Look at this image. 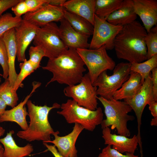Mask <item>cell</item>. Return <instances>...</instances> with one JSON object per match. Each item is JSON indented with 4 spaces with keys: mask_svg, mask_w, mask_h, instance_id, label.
Listing matches in <instances>:
<instances>
[{
    "mask_svg": "<svg viewBox=\"0 0 157 157\" xmlns=\"http://www.w3.org/2000/svg\"><path fill=\"white\" fill-rule=\"evenodd\" d=\"M147 33L144 26L136 20L123 26L114 42V49L117 58L130 63L147 60L145 38Z\"/></svg>",
    "mask_w": 157,
    "mask_h": 157,
    "instance_id": "1",
    "label": "cell"
},
{
    "mask_svg": "<svg viewBox=\"0 0 157 157\" xmlns=\"http://www.w3.org/2000/svg\"><path fill=\"white\" fill-rule=\"evenodd\" d=\"M85 64L76 49H68L58 56L49 59L46 65L42 67L53 74L46 86L56 81L71 86L79 83L86 71Z\"/></svg>",
    "mask_w": 157,
    "mask_h": 157,
    "instance_id": "2",
    "label": "cell"
},
{
    "mask_svg": "<svg viewBox=\"0 0 157 157\" xmlns=\"http://www.w3.org/2000/svg\"><path fill=\"white\" fill-rule=\"evenodd\" d=\"M26 104L30 123L26 130L20 131L17 133V136L30 142L36 140L46 142L51 140V135L55 131L49 122V114L52 109L60 108V105L55 103L51 107L47 105L39 106L29 100Z\"/></svg>",
    "mask_w": 157,
    "mask_h": 157,
    "instance_id": "3",
    "label": "cell"
},
{
    "mask_svg": "<svg viewBox=\"0 0 157 157\" xmlns=\"http://www.w3.org/2000/svg\"><path fill=\"white\" fill-rule=\"evenodd\" d=\"M97 98L104 107L106 117L101 124L102 129L111 126L112 130L116 129L118 135L129 137L131 132L127 123L135 119L133 116L128 114L132 110L131 107L125 101L116 100L113 97L106 99L99 96Z\"/></svg>",
    "mask_w": 157,
    "mask_h": 157,
    "instance_id": "4",
    "label": "cell"
},
{
    "mask_svg": "<svg viewBox=\"0 0 157 157\" xmlns=\"http://www.w3.org/2000/svg\"><path fill=\"white\" fill-rule=\"evenodd\" d=\"M60 108L61 110L57 113L62 115L67 123L78 124L90 131H93L103 120L104 115L100 107L92 110L79 106L72 99H68Z\"/></svg>",
    "mask_w": 157,
    "mask_h": 157,
    "instance_id": "5",
    "label": "cell"
},
{
    "mask_svg": "<svg viewBox=\"0 0 157 157\" xmlns=\"http://www.w3.org/2000/svg\"><path fill=\"white\" fill-rule=\"evenodd\" d=\"M131 63L122 62L115 65L112 75L108 74L107 71L102 72L93 83L97 87V95L106 99L113 97L115 92L129 78Z\"/></svg>",
    "mask_w": 157,
    "mask_h": 157,
    "instance_id": "6",
    "label": "cell"
},
{
    "mask_svg": "<svg viewBox=\"0 0 157 157\" xmlns=\"http://www.w3.org/2000/svg\"><path fill=\"white\" fill-rule=\"evenodd\" d=\"M33 44L41 48L49 59L58 56L68 49L61 39L59 26L54 22L39 28Z\"/></svg>",
    "mask_w": 157,
    "mask_h": 157,
    "instance_id": "7",
    "label": "cell"
},
{
    "mask_svg": "<svg viewBox=\"0 0 157 157\" xmlns=\"http://www.w3.org/2000/svg\"><path fill=\"white\" fill-rule=\"evenodd\" d=\"M76 50L88 69L92 84L102 72L113 70L116 65L104 46L95 49H78Z\"/></svg>",
    "mask_w": 157,
    "mask_h": 157,
    "instance_id": "8",
    "label": "cell"
},
{
    "mask_svg": "<svg viewBox=\"0 0 157 157\" xmlns=\"http://www.w3.org/2000/svg\"><path fill=\"white\" fill-rule=\"evenodd\" d=\"M97 89L88 73L78 84L67 86L64 88L63 92L66 96L72 98L79 106L94 110L98 108Z\"/></svg>",
    "mask_w": 157,
    "mask_h": 157,
    "instance_id": "9",
    "label": "cell"
},
{
    "mask_svg": "<svg viewBox=\"0 0 157 157\" xmlns=\"http://www.w3.org/2000/svg\"><path fill=\"white\" fill-rule=\"evenodd\" d=\"M123 27L112 24L95 15L93 36L89 49H95L104 46L106 50L114 49L115 37Z\"/></svg>",
    "mask_w": 157,
    "mask_h": 157,
    "instance_id": "10",
    "label": "cell"
},
{
    "mask_svg": "<svg viewBox=\"0 0 157 157\" xmlns=\"http://www.w3.org/2000/svg\"><path fill=\"white\" fill-rule=\"evenodd\" d=\"M154 100L155 99L153 91L151 74L145 79L139 90L133 97L124 100L131 107L137 117L138 129L137 136L139 145L142 144L140 129L143 112L146 106Z\"/></svg>",
    "mask_w": 157,
    "mask_h": 157,
    "instance_id": "11",
    "label": "cell"
},
{
    "mask_svg": "<svg viewBox=\"0 0 157 157\" xmlns=\"http://www.w3.org/2000/svg\"><path fill=\"white\" fill-rule=\"evenodd\" d=\"M64 10L47 3L35 11L27 13L22 18L41 27L51 22H60L64 18Z\"/></svg>",
    "mask_w": 157,
    "mask_h": 157,
    "instance_id": "12",
    "label": "cell"
},
{
    "mask_svg": "<svg viewBox=\"0 0 157 157\" xmlns=\"http://www.w3.org/2000/svg\"><path fill=\"white\" fill-rule=\"evenodd\" d=\"M40 27L23 19L15 28V40L17 48V57L19 62L26 59L25 51L33 41Z\"/></svg>",
    "mask_w": 157,
    "mask_h": 157,
    "instance_id": "13",
    "label": "cell"
},
{
    "mask_svg": "<svg viewBox=\"0 0 157 157\" xmlns=\"http://www.w3.org/2000/svg\"><path fill=\"white\" fill-rule=\"evenodd\" d=\"M83 127L78 123H75L72 131L64 136L58 135V131L52 134L54 139L45 142L53 143L58 152L65 157H77V150L75 147L77 139L80 133L84 129Z\"/></svg>",
    "mask_w": 157,
    "mask_h": 157,
    "instance_id": "14",
    "label": "cell"
},
{
    "mask_svg": "<svg viewBox=\"0 0 157 157\" xmlns=\"http://www.w3.org/2000/svg\"><path fill=\"white\" fill-rule=\"evenodd\" d=\"M59 26L61 39L68 49H88L89 37L74 29L64 18L60 22Z\"/></svg>",
    "mask_w": 157,
    "mask_h": 157,
    "instance_id": "15",
    "label": "cell"
},
{
    "mask_svg": "<svg viewBox=\"0 0 157 157\" xmlns=\"http://www.w3.org/2000/svg\"><path fill=\"white\" fill-rule=\"evenodd\" d=\"M102 137L106 145L112 146V148L121 153H129L134 154L138 144L137 135H134L131 138L117 135L111 133L109 127L102 129Z\"/></svg>",
    "mask_w": 157,
    "mask_h": 157,
    "instance_id": "16",
    "label": "cell"
},
{
    "mask_svg": "<svg viewBox=\"0 0 157 157\" xmlns=\"http://www.w3.org/2000/svg\"><path fill=\"white\" fill-rule=\"evenodd\" d=\"M41 83L34 82L32 83L33 89L30 93L27 96L24 100L9 110H6L0 117V122H15L21 127L22 130H26L28 128L26 117L28 115L25 105L35 90L39 87Z\"/></svg>",
    "mask_w": 157,
    "mask_h": 157,
    "instance_id": "17",
    "label": "cell"
},
{
    "mask_svg": "<svg viewBox=\"0 0 157 157\" xmlns=\"http://www.w3.org/2000/svg\"><path fill=\"white\" fill-rule=\"evenodd\" d=\"M135 12L142 21L147 33L157 23L156 0H133Z\"/></svg>",
    "mask_w": 157,
    "mask_h": 157,
    "instance_id": "18",
    "label": "cell"
},
{
    "mask_svg": "<svg viewBox=\"0 0 157 157\" xmlns=\"http://www.w3.org/2000/svg\"><path fill=\"white\" fill-rule=\"evenodd\" d=\"M96 0L66 1L63 8L66 10L80 16L93 25L95 16Z\"/></svg>",
    "mask_w": 157,
    "mask_h": 157,
    "instance_id": "19",
    "label": "cell"
},
{
    "mask_svg": "<svg viewBox=\"0 0 157 157\" xmlns=\"http://www.w3.org/2000/svg\"><path fill=\"white\" fill-rule=\"evenodd\" d=\"M15 32V28H13L6 32L1 36L7 52L9 69L8 79L10 84L13 88L17 75L15 65L17 48Z\"/></svg>",
    "mask_w": 157,
    "mask_h": 157,
    "instance_id": "20",
    "label": "cell"
},
{
    "mask_svg": "<svg viewBox=\"0 0 157 157\" xmlns=\"http://www.w3.org/2000/svg\"><path fill=\"white\" fill-rule=\"evenodd\" d=\"M137 16L133 0H123L121 7L109 15L106 20L114 25L124 26L136 20Z\"/></svg>",
    "mask_w": 157,
    "mask_h": 157,
    "instance_id": "21",
    "label": "cell"
},
{
    "mask_svg": "<svg viewBox=\"0 0 157 157\" xmlns=\"http://www.w3.org/2000/svg\"><path fill=\"white\" fill-rule=\"evenodd\" d=\"M13 130L9 131L5 137L0 138V142L4 147L3 157H25L30 156L33 151V145L28 143L24 147H19L16 143L12 136Z\"/></svg>",
    "mask_w": 157,
    "mask_h": 157,
    "instance_id": "22",
    "label": "cell"
},
{
    "mask_svg": "<svg viewBox=\"0 0 157 157\" xmlns=\"http://www.w3.org/2000/svg\"><path fill=\"white\" fill-rule=\"evenodd\" d=\"M142 85L140 75L138 73L131 71L128 79L115 92L113 97L118 100L130 99L137 93Z\"/></svg>",
    "mask_w": 157,
    "mask_h": 157,
    "instance_id": "23",
    "label": "cell"
},
{
    "mask_svg": "<svg viewBox=\"0 0 157 157\" xmlns=\"http://www.w3.org/2000/svg\"><path fill=\"white\" fill-rule=\"evenodd\" d=\"M64 18L78 32L89 37L92 35L93 25L84 18L65 9Z\"/></svg>",
    "mask_w": 157,
    "mask_h": 157,
    "instance_id": "24",
    "label": "cell"
},
{
    "mask_svg": "<svg viewBox=\"0 0 157 157\" xmlns=\"http://www.w3.org/2000/svg\"><path fill=\"white\" fill-rule=\"evenodd\" d=\"M123 0H96L95 15L101 19L107 17L122 6Z\"/></svg>",
    "mask_w": 157,
    "mask_h": 157,
    "instance_id": "25",
    "label": "cell"
},
{
    "mask_svg": "<svg viewBox=\"0 0 157 157\" xmlns=\"http://www.w3.org/2000/svg\"><path fill=\"white\" fill-rule=\"evenodd\" d=\"M157 67V54L154 55L146 61L131 63V71L138 73L141 76L142 84L144 80L151 74V71Z\"/></svg>",
    "mask_w": 157,
    "mask_h": 157,
    "instance_id": "26",
    "label": "cell"
},
{
    "mask_svg": "<svg viewBox=\"0 0 157 157\" xmlns=\"http://www.w3.org/2000/svg\"><path fill=\"white\" fill-rule=\"evenodd\" d=\"M0 97L7 106L13 108L17 105L18 97L16 91L10 84L8 78L0 85Z\"/></svg>",
    "mask_w": 157,
    "mask_h": 157,
    "instance_id": "27",
    "label": "cell"
},
{
    "mask_svg": "<svg viewBox=\"0 0 157 157\" xmlns=\"http://www.w3.org/2000/svg\"><path fill=\"white\" fill-rule=\"evenodd\" d=\"M22 17L13 16L10 13H7L0 17V37L9 30L17 26L22 20Z\"/></svg>",
    "mask_w": 157,
    "mask_h": 157,
    "instance_id": "28",
    "label": "cell"
},
{
    "mask_svg": "<svg viewBox=\"0 0 157 157\" xmlns=\"http://www.w3.org/2000/svg\"><path fill=\"white\" fill-rule=\"evenodd\" d=\"M19 65L20 71L19 74H17L16 80L14 86V88L16 91L19 88L23 87L22 82L24 80L37 69L29 60L26 59L21 63Z\"/></svg>",
    "mask_w": 157,
    "mask_h": 157,
    "instance_id": "29",
    "label": "cell"
},
{
    "mask_svg": "<svg viewBox=\"0 0 157 157\" xmlns=\"http://www.w3.org/2000/svg\"><path fill=\"white\" fill-rule=\"evenodd\" d=\"M147 49V60L157 54V26L152 27L145 38Z\"/></svg>",
    "mask_w": 157,
    "mask_h": 157,
    "instance_id": "30",
    "label": "cell"
},
{
    "mask_svg": "<svg viewBox=\"0 0 157 157\" xmlns=\"http://www.w3.org/2000/svg\"><path fill=\"white\" fill-rule=\"evenodd\" d=\"M0 65L3 70L2 76L6 79L9 76L8 58L6 48L1 36L0 37Z\"/></svg>",
    "mask_w": 157,
    "mask_h": 157,
    "instance_id": "31",
    "label": "cell"
},
{
    "mask_svg": "<svg viewBox=\"0 0 157 157\" xmlns=\"http://www.w3.org/2000/svg\"><path fill=\"white\" fill-rule=\"evenodd\" d=\"M29 58L31 64L37 69L40 67V62L44 57H45L44 51L37 46H31L29 50Z\"/></svg>",
    "mask_w": 157,
    "mask_h": 157,
    "instance_id": "32",
    "label": "cell"
},
{
    "mask_svg": "<svg viewBox=\"0 0 157 157\" xmlns=\"http://www.w3.org/2000/svg\"><path fill=\"white\" fill-rule=\"evenodd\" d=\"M126 153V154H123L113 148L110 145H107L102 149L98 157H140L134 154Z\"/></svg>",
    "mask_w": 157,
    "mask_h": 157,
    "instance_id": "33",
    "label": "cell"
},
{
    "mask_svg": "<svg viewBox=\"0 0 157 157\" xmlns=\"http://www.w3.org/2000/svg\"><path fill=\"white\" fill-rule=\"evenodd\" d=\"M11 10L15 15V16L20 17L28 12L27 5L24 0L20 1L11 8Z\"/></svg>",
    "mask_w": 157,
    "mask_h": 157,
    "instance_id": "34",
    "label": "cell"
},
{
    "mask_svg": "<svg viewBox=\"0 0 157 157\" xmlns=\"http://www.w3.org/2000/svg\"><path fill=\"white\" fill-rule=\"evenodd\" d=\"M28 12L35 11L44 5L49 3L50 0H25Z\"/></svg>",
    "mask_w": 157,
    "mask_h": 157,
    "instance_id": "35",
    "label": "cell"
},
{
    "mask_svg": "<svg viewBox=\"0 0 157 157\" xmlns=\"http://www.w3.org/2000/svg\"><path fill=\"white\" fill-rule=\"evenodd\" d=\"M21 0H0V17L2 13L11 8L20 1Z\"/></svg>",
    "mask_w": 157,
    "mask_h": 157,
    "instance_id": "36",
    "label": "cell"
},
{
    "mask_svg": "<svg viewBox=\"0 0 157 157\" xmlns=\"http://www.w3.org/2000/svg\"><path fill=\"white\" fill-rule=\"evenodd\" d=\"M153 91L155 100L157 101V67L151 71Z\"/></svg>",
    "mask_w": 157,
    "mask_h": 157,
    "instance_id": "37",
    "label": "cell"
},
{
    "mask_svg": "<svg viewBox=\"0 0 157 157\" xmlns=\"http://www.w3.org/2000/svg\"><path fill=\"white\" fill-rule=\"evenodd\" d=\"M43 144L47 148L46 150L50 151L54 157H65L60 154L54 145H49L45 142H43Z\"/></svg>",
    "mask_w": 157,
    "mask_h": 157,
    "instance_id": "38",
    "label": "cell"
},
{
    "mask_svg": "<svg viewBox=\"0 0 157 157\" xmlns=\"http://www.w3.org/2000/svg\"><path fill=\"white\" fill-rule=\"evenodd\" d=\"M149 108L154 117H157V101L154 100L148 104Z\"/></svg>",
    "mask_w": 157,
    "mask_h": 157,
    "instance_id": "39",
    "label": "cell"
},
{
    "mask_svg": "<svg viewBox=\"0 0 157 157\" xmlns=\"http://www.w3.org/2000/svg\"><path fill=\"white\" fill-rule=\"evenodd\" d=\"M66 1L65 0H50L49 3L54 6L63 8V5Z\"/></svg>",
    "mask_w": 157,
    "mask_h": 157,
    "instance_id": "40",
    "label": "cell"
},
{
    "mask_svg": "<svg viewBox=\"0 0 157 157\" xmlns=\"http://www.w3.org/2000/svg\"><path fill=\"white\" fill-rule=\"evenodd\" d=\"M7 106L4 101L0 97V117L6 111Z\"/></svg>",
    "mask_w": 157,
    "mask_h": 157,
    "instance_id": "41",
    "label": "cell"
},
{
    "mask_svg": "<svg viewBox=\"0 0 157 157\" xmlns=\"http://www.w3.org/2000/svg\"><path fill=\"white\" fill-rule=\"evenodd\" d=\"M150 124L151 126H157V117H154L151 119Z\"/></svg>",
    "mask_w": 157,
    "mask_h": 157,
    "instance_id": "42",
    "label": "cell"
},
{
    "mask_svg": "<svg viewBox=\"0 0 157 157\" xmlns=\"http://www.w3.org/2000/svg\"><path fill=\"white\" fill-rule=\"evenodd\" d=\"M5 131V129L2 127L0 124V138L3 135ZM2 147V146L0 144V149Z\"/></svg>",
    "mask_w": 157,
    "mask_h": 157,
    "instance_id": "43",
    "label": "cell"
},
{
    "mask_svg": "<svg viewBox=\"0 0 157 157\" xmlns=\"http://www.w3.org/2000/svg\"><path fill=\"white\" fill-rule=\"evenodd\" d=\"M4 149L3 147H2L0 149V157H3V153Z\"/></svg>",
    "mask_w": 157,
    "mask_h": 157,
    "instance_id": "44",
    "label": "cell"
},
{
    "mask_svg": "<svg viewBox=\"0 0 157 157\" xmlns=\"http://www.w3.org/2000/svg\"><path fill=\"white\" fill-rule=\"evenodd\" d=\"M3 75L1 74L0 73V76H2Z\"/></svg>",
    "mask_w": 157,
    "mask_h": 157,
    "instance_id": "45",
    "label": "cell"
},
{
    "mask_svg": "<svg viewBox=\"0 0 157 157\" xmlns=\"http://www.w3.org/2000/svg\"><path fill=\"white\" fill-rule=\"evenodd\" d=\"M1 78H0V83L1 82Z\"/></svg>",
    "mask_w": 157,
    "mask_h": 157,
    "instance_id": "46",
    "label": "cell"
}]
</instances>
